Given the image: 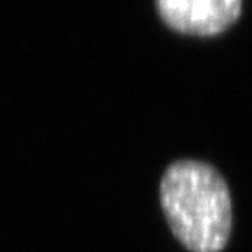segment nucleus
<instances>
[{"mask_svg":"<svg viewBox=\"0 0 252 252\" xmlns=\"http://www.w3.org/2000/svg\"><path fill=\"white\" fill-rule=\"evenodd\" d=\"M156 8L162 22L175 32L210 36L239 18L241 0H159Z\"/></svg>","mask_w":252,"mask_h":252,"instance_id":"nucleus-2","label":"nucleus"},{"mask_svg":"<svg viewBox=\"0 0 252 252\" xmlns=\"http://www.w3.org/2000/svg\"><path fill=\"white\" fill-rule=\"evenodd\" d=\"M159 198L180 244L191 252L224 249L233 226V206L228 184L213 165L175 160L160 179Z\"/></svg>","mask_w":252,"mask_h":252,"instance_id":"nucleus-1","label":"nucleus"}]
</instances>
